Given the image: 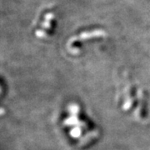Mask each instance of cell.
Segmentation results:
<instances>
[{"label": "cell", "instance_id": "obj_1", "mask_svg": "<svg viewBox=\"0 0 150 150\" xmlns=\"http://www.w3.org/2000/svg\"><path fill=\"white\" fill-rule=\"evenodd\" d=\"M65 125L69 129V134L72 139L79 144L91 142L98 136V131L92 130L89 123L84 119L80 118V108L78 105L72 104L69 108V115L65 119Z\"/></svg>", "mask_w": 150, "mask_h": 150}]
</instances>
